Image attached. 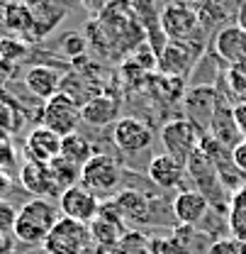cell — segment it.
Returning a JSON list of instances; mask_svg holds the SVG:
<instances>
[{"label":"cell","instance_id":"cell-29","mask_svg":"<svg viewBox=\"0 0 246 254\" xmlns=\"http://www.w3.org/2000/svg\"><path fill=\"white\" fill-rule=\"evenodd\" d=\"M205 254H242V242L239 240H217L207 247Z\"/></svg>","mask_w":246,"mask_h":254},{"label":"cell","instance_id":"cell-3","mask_svg":"<svg viewBox=\"0 0 246 254\" xmlns=\"http://www.w3.org/2000/svg\"><path fill=\"white\" fill-rule=\"evenodd\" d=\"M91 230L88 225L71 218H59L54 230L44 240V252L47 254H86L91 252Z\"/></svg>","mask_w":246,"mask_h":254},{"label":"cell","instance_id":"cell-42","mask_svg":"<svg viewBox=\"0 0 246 254\" xmlns=\"http://www.w3.org/2000/svg\"><path fill=\"white\" fill-rule=\"evenodd\" d=\"M86 254H95V252H86Z\"/></svg>","mask_w":246,"mask_h":254},{"label":"cell","instance_id":"cell-2","mask_svg":"<svg viewBox=\"0 0 246 254\" xmlns=\"http://www.w3.org/2000/svg\"><path fill=\"white\" fill-rule=\"evenodd\" d=\"M122 176L124 171L117 159L105 154V152H95L81 169V186H86L98 198L100 195H112L120 189Z\"/></svg>","mask_w":246,"mask_h":254},{"label":"cell","instance_id":"cell-37","mask_svg":"<svg viewBox=\"0 0 246 254\" xmlns=\"http://www.w3.org/2000/svg\"><path fill=\"white\" fill-rule=\"evenodd\" d=\"M237 25H239L242 30H246V2L242 5V10L237 12Z\"/></svg>","mask_w":246,"mask_h":254},{"label":"cell","instance_id":"cell-44","mask_svg":"<svg viewBox=\"0 0 246 254\" xmlns=\"http://www.w3.org/2000/svg\"><path fill=\"white\" fill-rule=\"evenodd\" d=\"M244 139H246V137H244Z\"/></svg>","mask_w":246,"mask_h":254},{"label":"cell","instance_id":"cell-4","mask_svg":"<svg viewBox=\"0 0 246 254\" xmlns=\"http://www.w3.org/2000/svg\"><path fill=\"white\" fill-rule=\"evenodd\" d=\"M39 120H42V125L47 127V129L56 132L59 137L73 134V132H78V125L83 123V118H81V103L59 91L54 98H49V100L42 103Z\"/></svg>","mask_w":246,"mask_h":254},{"label":"cell","instance_id":"cell-22","mask_svg":"<svg viewBox=\"0 0 246 254\" xmlns=\"http://www.w3.org/2000/svg\"><path fill=\"white\" fill-rule=\"evenodd\" d=\"M2 25L5 30L20 39H25L30 34L32 25H34V15H32V7L17 2V0H10L2 5Z\"/></svg>","mask_w":246,"mask_h":254},{"label":"cell","instance_id":"cell-16","mask_svg":"<svg viewBox=\"0 0 246 254\" xmlns=\"http://www.w3.org/2000/svg\"><path fill=\"white\" fill-rule=\"evenodd\" d=\"M25 154H27L30 161L49 164L61 154V137L56 132L47 129L44 125L34 127L25 139Z\"/></svg>","mask_w":246,"mask_h":254},{"label":"cell","instance_id":"cell-39","mask_svg":"<svg viewBox=\"0 0 246 254\" xmlns=\"http://www.w3.org/2000/svg\"><path fill=\"white\" fill-rule=\"evenodd\" d=\"M181 2H185V5H190V7H195V10H200L207 0H181Z\"/></svg>","mask_w":246,"mask_h":254},{"label":"cell","instance_id":"cell-30","mask_svg":"<svg viewBox=\"0 0 246 254\" xmlns=\"http://www.w3.org/2000/svg\"><path fill=\"white\" fill-rule=\"evenodd\" d=\"M15 220H17V210H15L10 203L0 200V232H10V235H12Z\"/></svg>","mask_w":246,"mask_h":254},{"label":"cell","instance_id":"cell-17","mask_svg":"<svg viewBox=\"0 0 246 254\" xmlns=\"http://www.w3.org/2000/svg\"><path fill=\"white\" fill-rule=\"evenodd\" d=\"M112 203L117 205V210H120V215H122V220L127 225H147V222H151V208L154 205H151L149 195H144L139 190L134 189L120 190L112 198Z\"/></svg>","mask_w":246,"mask_h":254},{"label":"cell","instance_id":"cell-36","mask_svg":"<svg viewBox=\"0 0 246 254\" xmlns=\"http://www.w3.org/2000/svg\"><path fill=\"white\" fill-rule=\"evenodd\" d=\"M93 252L95 254H127V250H124L122 242H120V245H98Z\"/></svg>","mask_w":246,"mask_h":254},{"label":"cell","instance_id":"cell-34","mask_svg":"<svg viewBox=\"0 0 246 254\" xmlns=\"http://www.w3.org/2000/svg\"><path fill=\"white\" fill-rule=\"evenodd\" d=\"M0 254H15V235L0 232Z\"/></svg>","mask_w":246,"mask_h":254},{"label":"cell","instance_id":"cell-23","mask_svg":"<svg viewBox=\"0 0 246 254\" xmlns=\"http://www.w3.org/2000/svg\"><path fill=\"white\" fill-rule=\"evenodd\" d=\"M217 91L224 95L232 105L237 103H244L246 100V59H242L234 66H227V73H224V88L217 86Z\"/></svg>","mask_w":246,"mask_h":254},{"label":"cell","instance_id":"cell-24","mask_svg":"<svg viewBox=\"0 0 246 254\" xmlns=\"http://www.w3.org/2000/svg\"><path fill=\"white\" fill-rule=\"evenodd\" d=\"M93 154H95V149H93V144L83 137V134L73 132V134L61 137V157H66L68 161H73V164L83 166Z\"/></svg>","mask_w":246,"mask_h":254},{"label":"cell","instance_id":"cell-35","mask_svg":"<svg viewBox=\"0 0 246 254\" xmlns=\"http://www.w3.org/2000/svg\"><path fill=\"white\" fill-rule=\"evenodd\" d=\"M229 205L232 208H244L246 210V184L239 190H234V195L229 198Z\"/></svg>","mask_w":246,"mask_h":254},{"label":"cell","instance_id":"cell-13","mask_svg":"<svg viewBox=\"0 0 246 254\" xmlns=\"http://www.w3.org/2000/svg\"><path fill=\"white\" fill-rule=\"evenodd\" d=\"M212 49H215L217 59L224 62L227 66L239 64L242 59H246V30H242L237 22L224 25L212 37Z\"/></svg>","mask_w":246,"mask_h":254},{"label":"cell","instance_id":"cell-21","mask_svg":"<svg viewBox=\"0 0 246 254\" xmlns=\"http://www.w3.org/2000/svg\"><path fill=\"white\" fill-rule=\"evenodd\" d=\"M149 181H154L158 189L168 190V189H178L185 179V164H181L178 159H173L171 154H156L151 161H149Z\"/></svg>","mask_w":246,"mask_h":254},{"label":"cell","instance_id":"cell-15","mask_svg":"<svg viewBox=\"0 0 246 254\" xmlns=\"http://www.w3.org/2000/svg\"><path fill=\"white\" fill-rule=\"evenodd\" d=\"M219 93V91H217ZM234 105L224 98V95L219 93L217 98V108H215V118H212V127H210V137H215L219 144H224L227 149H234L242 139H244V134L239 132V127L234 123Z\"/></svg>","mask_w":246,"mask_h":254},{"label":"cell","instance_id":"cell-33","mask_svg":"<svg viewBox=\"0 0 246 254\" xmlns=\"http://www.w3.org/2000/svg\"><path fill=\"white\" fill-rule=\"evenodd\" d=\"M232 113H234V123H237V127H239V132L246 137V100L244 103H237Z\"/></svg>","mask_w":246,"mask_h":254},{"label":"cell","instance_id":"cell-7","mask_svg":"<svg viewBox=\"0 0 246 254\" xmlns=\"http://www.w3.org/2000/svg\"><path fill=\"white\" fill-rule=\"evenodd\" d=\"M197 54H200V47L193 39L190 42H168L156 54V71L161 76L183 81L188 76V71L197 62Z\"/></svg>","mask_w":246,"mask_h":254},{"label":"cell","instance_id":"cell-5","mask_svg":"<svg viewBox=\"0 0 246 254\" xmlns=\"http://www.w3.org/2000/svg\"><path fill=\"white\" fill-rule=\"evenodd\" d=\"M161 32L168 42H190L195 34H205L200 30V15L195 7L185 5L181 0H171L161 17H158Z\"/></svg>","mask_w":246,"mask_h":254},{"label":"cell","instance_id":"cell-12","mask_svg":"<svg viewBox=\"0 0 246 254\" xmlns=\"http://www.w3.org/2000/svg\"><path fill=\"white\" fill-rule=\"evenodd\" d=\"M185 171H188V176L195 181V186L200 189V193L212 203V198L215 195H224V186H222V181H219V176H217V169L212 166V161L207 159V154L197 147L195 149V154L188 159V164H185Z\"/></svg>","mask_w":246,"mask_h":254},{"label":"cell","instance_id":"cell-32","mask_svg":"<svg viewBox=\"0 0 246 254\" xmlns=\"http://www.w3.org/2000/svg\"><path fill=\"white\" fill-rule=\"evenodd\" d=\"M210 2H215L217 7H222L227 15H232V17H237V12L242 10V5H244L246 0H210Z\"/></svg>","mask_w":246,"mask_h":254},{"label":"cell","instance_id":"cell-43","mask_svg":"<svg viewBox=\"0 0 246 254\" xmlns=\"http://www.w3.org/2000/svg\"><path fill=\"white\" fill-rule=\"evenodd\" d=\"M0 2H2V0H0Z\"/></svg>","mask_w":246,"mask_h":254},{"label":"cell","instance_id":"cell-1","mask_svg":"<svg viewBox=\"0 0 246 254\" xmlns=\"http://www.w3.org/2000/svg\"><path fill=\"white\" fill-rule=\"evenodd\" d=\"M59 205H54L49 198H32L27 200L20 210H17V220H15V240L22 245H44L47 235L54 230V225L59 222Z\"/></svg>","mask_w":246,"mask_h":254},{"label":"cell","instance_id":"cell-9","mask_svg":"<svg viewBox=\"0 0 246 254\" xmlns=\"http://www.w3.org/2000/svg\"><path fill=\"white\" fill-rule=\"evenodd\" d=\"M112 142L115 147L122 152V154H139L144 149L151 147L154 142V132L151 127L144 125L139 118H132V115H124L115 123V129H112Z\"/></svg>","mask_w":246,"mask_h":254},{"label":"cell","instance_id":"cell-26","mask_svg":"<svg viewBox=\"0 0 246 254\" xmlns=\"http://www.w3.org/2000/svg\"><path fill=\"white\" fill-rule=\"evenodd\" d=\"M27 57V42L15 37V34H7V37H0V62L15 64L22 62Z\"/></svg>","mask_w":246,"mask_h":254},{"label":"cell","instance_id":"cell-40","mask_svg":"<svg viewBox=\"0 0 246 254\" xmlns=\"http://www.w3.org/2000/svg\"><path fill=\"white\" fill-rule=\"evenodd\" d=\"M17 2H22V5H27V7H34V5H39L42 0H17Z\"/></svg>","mask_w":246,"mask_h":254},{"label":"cell","instance_id":"cell-41","mask_svg":"<svg viewBox=\"0 0 246 254\" xmlns=\"http://www.w3.org/2000/svg\"><path fill=\"white\" fill-rule=\"evenodd\" d=\"M56 2H66V0H56Z\"/></svg>","mask_w":246,"mask_h":254},{"label":"cell","instance_id":"cell-28","mask_svg":"<svg viewBox=\"0 0 246 254\" xmlns=\"http://www.w3.org/2000/svg\"><path fill=\"white\" fill-rule=\"evenodd\" d=\"M61 49L63 54L68 57V59H81L83 54H86V49H88V39H83L78 32H68V34H63L61 37Z\"/></svg>","mask_w":246,"mask_h":254},{"label":"cell","instance_id":"cell-25","mask_svg":"<svg viewBox=\"0 0 246 254\" xmlns=\"http://www.w3.org/2000/svg\"><path fill=\"white\" fill-rule=\"evenodd\" d=\"M49 169H51L54 181H56V186H59L61 193L66 189H71V186H78V184H81V169H83V166L68 161V159L61 157V154L54 159V161H49Z\"/></svg>","mask_w":246,"mask_h":254},{"label":"cell","instance_id":"cell-19","mask_svg":"<svg viewBox=\"0 0 246 254\" xmlns=\"http://www.w3.org/2000/svg\"><path fill=\"white\" fill-rule=\"evenodd\" d=\"M210 213V200L200 190H181L173 198V215L185 227H195L207 218Z\"/></svg>","mask_w":246,"mask_h":254},{"label":"cell","instance_id":"cell-14","mask_svg":"<svg viewBox=\"0 0 246 254\" xmlns=\"http://www.w3.org/2000/svg\"><path fill=\"white\" fill-rule=\"evenodd\" d=\"M20 181L37 198H59L61 195V190H59L56 181H54V174L49 169V164L30 161L27 159L22 164V169H20Z\"/></svg>","mask_w":246,"mask_h":254},{"label":"cell","instance_id":"cell-18","mask_svg":"<svg viewBox=\"0 0 246 254\" xmlns=\"http://www.w3.org/2000/svg\"><path fill=\"white\" fill-rule=\"evenodd\" d=\"M81 118L91 127H107L120 120V98L110 93H98L81 105Z\"/></svg>","mask_w":246,"mask_h":254},{"label":"cell","instance_id":"cell-8","mask_svg":"<svg viewBox=\"0 0 246 254\" xmlns=\"http://www.w3.org/2000/svg\"><path fill=\"white\" fill-rule=\"evenodd\" d=\"M161 144H163L166 154L178 159L181 164H188V159L200 147V132L185 118H176L161 127Z\"/></svg>","mask_w":246,"mask_h":254},{"label":"cell","instance_id":"cell-11","mask_svg":"<svg viewBox=\"0 0 246 254\" xmlns=\"http://www.w3.org/2000/svg\"><path fill=\"white\" fill-rule=\"evenodd\" d=\"M91 230V240L93 245H120L127 237V222L122 220L117 205L110 200L107 205H100L98 218L88 225Z\"/></svg>","mask_w":246,"mask_h":254},{"label":"cell","instance_id":"cell-20","mask_svg":"<svg viewBox=\"0 0 246 254\" xmlns=\"http://www.w3.org/2000/svg\"><path fill=\"white\" fill-rule=\"evenodd\" d=\"M61 71H56L54 66H47V64H37L30 66L27 73H25V86L34 98H42V100H49L61 91Z\"/></svg>","mask_w":246,"mask_h":254},{"label":"cell","instance_id":"cell-10","mask_svg":"<svg viewBox=\"0 0 246 254\" xmlns=\"http://www.w3.org/2000/svg\"><path fill=\"white\" fill-rule=\"evenodd\" d=\"M59 210H61L63 218H71V220H78L83 225H91L98 213H100V198L91 193L86 186H71L59 195Z\"/></svg>","mask_w":246,"mask_h":254},{"label":"cell","instance_id":"cell-31","mask_svg":"<svg viewBox=\"0 0 246 254\" xmlns=\"http://www.w3.org/2000/svg\"><path fill=\"white\" fill-rule=\"evenodd\" d=\"M232 161H234V166H237V171L246 176V139H242L234 149H232Z\"/></svg>","mask_w":246,"mask_h":254},{"label":"cell","instance_id":"cell-6","mask_svg":"<svg viewBox=\"0 0 246 254\" xmlns=\"http://www.w3.org/2000/svg\"><path fill=\"white\" fill-rule=\"evenodd\" d=\"M217 86H195L183 95V113L185 120L200 132V137L210 134L212 127V118H215L217 108Z\"/></svg>","mask_w":246,"mask_h":254},{"label":"cell","instance_id":"cell-38","mask_svg":"<svg viewBox=\"0 0 246 254\" xmlns=\"http://www.w3.org/2000/svg\"><path fill=\"white\" fill-rule=\"evenodd\" d=\"M7 189H10V179H7V176L0 171V195H2V193H5Z\"/></svg>","mask_w":246,"mask_h":254},{"label":"cell","instance_id":"cell-27","mask_svg":"<svg viewBox=\"0 0 246 254\" xmlns=\"http://www.w3.org/2000/svg\"><path fill=\"white\" fill-rule=\"evenodd\" d=\"M151 254H190V250L183 245L181 237H154L149 240Z\"/></svg>","mask_w":246,"mask_h":254}]
</instances>
